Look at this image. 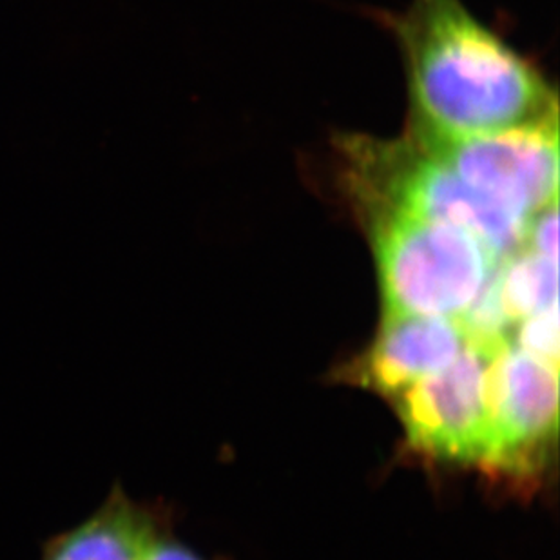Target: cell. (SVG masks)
Segmentation results:
<instances>
[{
	"label": "cell",
	"instance_id": "6da1fadb",
	"mask_svg": "<svg viewBox=\"0 0 560 560\" xmlns=\"http://www.w3.org/2000/svg\"><path fill=\"white\" fill-rule=\"evenodd\" d=\"M386 24L401 49L412 135L470 137L559 112L539 69L460 0H412Z\"/></svg>",
	"mask_w": 560,
	"mask_h": 560
},
{
	"label": "cell",
	"instance_id": "7a4b0ae2",
	"mask_svg": "<svg viewBox=\"0 0 560 560\" xmlns=\"http://www.w3.org/2000/svg\"><path fill=\"white\" fill-rule=\"evenodd\" d=\"M339 184L355 211L394 209L465 229L504 258L523 245L532 218L468 186L434 151L401 138L343 135L336 140Z\"/></svg>",
	"mask_w": 560,
	"mask_h": 560
},
{
	"label": "cell",
	"instance_id": "3957f363",
	"mask_svg": "<svg viewBox=\"0 0 560 560\" xmlns=\"http://www.w3.org/2000/svg\"><path fill=\"white\" fill-rule=\"evenodd\" d=\"M385 314L460 319L481 294L498 254L465 229L394 209H363Z\"/></svg>",
	"mask_w": 560,
	"mask_h": 560
},
{
	"label": "cell",
	"instance_id": "277c9868",
	"mask_svg": "<svg viewBox=\"0 0 560 560\" xmlns=\"http://www.w3.org/2000/svg\"><path fill=\"white\" fill-rule=\"evenodd\" d=\"M412 137L434 151L468 186L495 196L526 217L559 200L557 115L470 137Z\"/></svg>",
	"mask_w": 560,
	"mask_h": 560
},
{
	"label": "cell",
	"instance_id": "5b68a950",
	"mask_svg": "<svg viewBox=\"0 0 560 560\" xmlns=\"http://www.w3.org/2000/svg\"><path fill=\"white\" fill-rule=\"evenodd\" d=\"M504 345L470 339L443 371L402 392L399 416L413 448L439 459L487 465L488 369Z\"/></svg>",
	"mask_w": 560,
	"mask_h": 560
},
{
	"label": "cell",
	"instance_id": "8992f818",
	"mask_svg": "<svg viewBox=\"0 0 560 560\" xmlns=\"http://www.w3.org/2000/svg\"><path fill=\"white\" fill-rule=\"evenodd\" d=\"M490 446L488 468L529 471L556 438L559 366L504 345L493 355L487 380Z\"/></svg>",
	"mask_w": 560,
	"mask_h": 560
},
{
	"label": "cell",
	"instance_id": "52a82bcc",
	"mask_svg": "<svg viewBox=\"0 0 560 560\" xmlns=\"http://www.w3.org/2000/svg\"><path fill=\"white\" fill-rule=\"evenodd\" d=\"M468 341L459 319L385 314L371 352L361 363V381L385 396L399 397L448 366Z\"/></svg>",
	"mask_w": 560,
	"mask_h": 560
},
{
	"label": "cell",
	"instance_id": "ba28073f",
	"mask_svg": "<svg viewBox=\"0 0 560 560\" xmlns=\"http://www.w3.org/2000/svg\"><path fill=\"white\" fill-rule=\"evenodd\" d=\"M160 528L159 515L117 482L95 512L44 542L40 560H143Z\"/></svg>",
	"mask_w": 560,
	"mask_h": 560
},
{
	"label": "cell",
	"instance_id": "9c48e42d",
	"mask_svg": "<svg viewBox=\"0 0 560 560\" xmlns=\"http://www.w3.org/2000/svg\"><path fill=\"white\" fill-rule=\"evenodd\" d=\"M495 285L508 319L523 322L559 305V259L521 245L499 261Z\"/></svg>",
	"mask_w": 560,
	"mask_h": 560
},
{
	"label": "cell",
	"instance_id": "30bf717a",
	"mask_svg": "<svg viewBox=\"0 0 560 560\" xmlns=\"http://www.w3.org/2000/svg\"><path fill=\"white\" fill-rule=\"evenodd\" d=\"M512 345L550 365L559 366V305L523 319Z\"/></svg>",
	"mask_w": 560,
	"mask_h": 560
},
{
	"label": "cell",
	"instance_id": "8fae6325",
	"mask_svg": "<svg viewBox=\"0 0 560 560\" xmlns=\"http://www.w3.org/2000/svg\"><path fill=\"white\" fill-rule=\"evenodd\" d=\"M523 245L548 258L559 259V209L557 201L540 209L529 220Z\"/></svg>",
	"mask_w": 560,
	"mask_h": 560
},
{
	"label": "cell",
	"instance_id": "7c38bea8",
	"mask_svg": "<svg viewBox=\"0 0 560 560\" xmlns=\"http://www.w3.org/2000/svg\"><path fill=\"white\" fill-rule=\"evenodd\" d=\"M143 560H203L200 556H196L195 551L182 545L178 540L173 539L165 534L164 528H160L159 534L154 537L153 542L149 545L148 551Z\"/></svg>",
	"mask_w": 560,
	"mask_h": 560
}]
</instances>
